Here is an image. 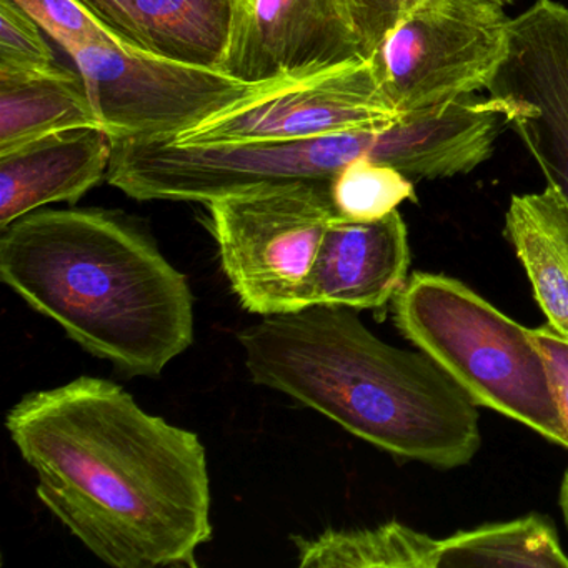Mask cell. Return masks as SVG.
Masks as SVG:
<instances>
[{"instance_id": "6da1fadb", "label": "cell", "mask_w": 568, "mask_h": 568, "mask_svg": "<svg viewBox=\"0 0 568 568\" xmlns=\"http://www.w3.org/2000/svg\"><path fill=\"white\" fill-rule=\"evenodd\" d=\"M39 500L114 568L191 567L214 534L204 444L112 381L32 392L6 417Z\"/></svg>"}, {"instance_id": "7a4b0ae2", "label": "cell", "mask_w": 568, "mask_h": 568, "mask_svg": "<svg viewBox=\"0 0 568 568\" xmlns=\"http://www.w3.org/2000/svg\"><path fill=\"white\" fill-rule=\"evenodd\" d=\"M255 385L281 392L381 450L438 468L481 445L477 405L424 352L375 337L352 308L312 305L239 334Z\"/></svg>"}, {"instance_id": "3957f363", "label": "cell", "mask_w": 568, "mask_h": 568, "mask_svg": "<svg viewBox=\"0 0 568 568\" xmlns=\"http://www.w3.org/2000/svg\"><path fill=\"white\" fill-rule=\"evenodd\" d=\"M0 278L129 377H158L194 342L187 277L111 212L36 211L12 222L0 237Z\"/></svg>"}, {"instance_id": "277c9868", "label": "cell", "mask_w": 568, "mask_h": 568, "mask_svg": "<svg viewBox=\"0 0 568 568\" xmlns=\"http://www.w3.org/2000/svg\"><path fill=\"white\" fill-rule=\"evenodd\" d=\"M400 334L427 354L475 405L491 408L568 448V430L530 328L464 282L417 272L394 298Z\"/></svg>"}, {"instance_id": "5b68a950", "label": "cell", "mask_w": 568, "mask_h": 568, "mask_svg": "<svg viewBox=\"0 0 568 568\" xmlns=\"http://www.w3.org/2000/svg\"><path fill=\"white\" fill-rule=\"evenodd\" d=\"M205 207L222 271L245 311L271 317L312 307L318 245L338 215L331 181L254 185Z\"/></svg>"}, {"instance_id": "8992f818", "label": "cell", "mask_w": 568, "mask_h": 568, "mask_svg": "<svg viewBox=\"0 0 568 568\" xmlns=\"http://www.w3.org/2000/svg\"><path fill=\"white\" fill-rule=\"evenodd\" d=\"M508 0H425L375 52V71L402 114L487 91L510 44Z\"/></svg>"}, {"instance_id": "52a82bcc", "label": "cell", "mask_w": 568, "mask_h": 568, "mask_svg": "<svg viewBox=\"0 0 568 568\" xmlns=\"http://www.w3.org/2000/svg\"><path fill=\"white\" fill-rule=\"evenodd\" d=\"M69 55L112 141L174 138L285 85L247 84L219 69L182 64L119 44L75 49Z\"/></svg>"}, {"instance_id": "ba28073f", "label": "cell", "mask_w": 568, "mask_h": 568, "mask_svg": "<svg viewBox=\"0 0 568 568\" xmlns=\"http://www.w3.org/2000/svg\"><path fill=\"white\" fill-rule=\"evenodd\" d=\"M374 61L352 62L272 89L171 139L184 148L318 138L400 121Z\"/></svg>"}, {"instance_id": "9c48e42d", "label": "cell", "mask_w": 568, "mask_h": 568, "mask_svg": "<svg viewBox=\"0 0 568 568\" xmlns=\"http://www.w3.org/2000/svg\"><path fill=\"white\" fill-rule=\"evenodd\" d=\"M488 95L505 105L508 129L568 207V9L535 0L511 19L504 64Z\"/></svg>"}, {"instance_id": "30bf717a", "label": "cell", "mask_w": 568, "mask_h": 568, "mask_svg": "<svg viewBox=\"0 0 568 568\" xmlns=\"http://www.w3.org/2000/svg\"><path fill=\"white\" fill-rule=\"evenodd\" d=\"M358 61L354 0H237L219 71L247 84H288Z\"/></svg>"}, {"instance_id": "8fae6325", "label": "cell", "mask_w": 568, "mask_h": 568, "mask_svg": "<svg viewBox=\"0 0 568 568\" xmlns=\"http://www.w3.org/2000/svg\"><path fill=\"white\" fill-rule=\"evenodd\" d=\"M408 232L398 211L372 222L337 217L328 224L311 278V305L381 308L407 282Z\"/></svg>"}, {"instance_id": "7c38bea8", "label": "cell", "mask_w": 568, "mask_h": 568, "mask_svg": "<svg viewBox=\"0 0 568 568\" xmlns=\"http://www.w3.org/2000/svg\"><path fill=\"white\" fill-rule=\"evenodd\" d=\"M132 51L221 69L234 34L237 0H79Z\"/></svg>"}, {"instance_id": "4fadbf2b", "label": "cell", "mask_w": 568, "mask_h": 568, "mask_svg": "<svg viewBox=\"0 0 568 568\" xmlns=\"http://www.w3.org/2000/svg\"><path fill=\"white\" fill-rule=\"evenodd\" d=\"M114 141L99 128L69 129L0 154V229L54 202H78L108 179Z\"/></svg>"}, {"instance_id": "5bb4252c", "label": "cell", "mask_w": 568, "mask_h": 568, "mask_svg": "<svg viewBox=\"0 0 568 568\" xmlns=\"http://www.w3.org/2000/svg\"><path fill=\"white\" fill-rule=\"evenodd\" d=\"M505 237L527 274L547 324L568 338V207L554 189L514 195Z\"/></svg>"}, {"instance_id": "9a60e30c", "label": "cell", "mask_w": 568, "mask_h": 568, "mask_svg": "<svg viewBox=\"0 0 568 568\" xmlns=\"http://www.w3.org/2000/svg\"><path fill=\"white\" fill-rule=\"evenodd\" d=\"M102 129L81 72L0 69V154L69 129Z\"/></svg>"}, {"instance_id": "2e32d148", "label": "cell", "mask_w": 568, "mask_h": 568, "mask_svg": "<svg viewBox=\"0 0 568 568\" xmlns=\"http://www.w3.org/2000/svg\"><path fill=\"white\" fill-rule=\"evenodd\" d=\"M292 541L302 568H437V538L398 521Z\"/></svg>"}, {"instance_id": "e0dca14e", "label": "cell", "mask_w": 568, "mask_h": 568, "mask_svg": "<svg viewBox=\"0 0 568 568\" xmlns=\"http://www.w3.org/2000/svg\"><path fill=\"white\" fill-rule=\"evenodd\" d=\"M440 567L568 568V555L554 525L530 515L442 538L437 555Z\"/></svg>"}, {"instance_id": "ac0fdd59", "label": "cell", "mask_w": 568, "mask_h": 568, "mask_svg": "<svg viewBox=\"0 0 568 568\" xmlns=\"http://www.w3.org/2000/svg\"><path fill=\"white\" fill-rule=\"evenodd\" d=\"M331 195L341 217L372 222L397 211L402 202L417 204L414 181L381 162L358 159L331 181Z\"/></svg>"}, {"instance_id": "d6986e66", "label": "cell", "mask_w": 568, "mask_h": 568, "mask_svg": "<svg viewBox=\"0 0 568 568\" xmlns=\"http://www.w3.org/2000/svg\"><path fill=\"white\" fill-rule=\"evenodd\" d=\"M65 51L119 44L79 0H14ZM121 45V44H119Z\"/></svg>"}, {"instance_id": "ffe728a7", "label": "cell", "mask_w": 568, "mask_h": 568, "mask_svg": "<svg viewBox=\"0 0 568 568\" xmlns=\"http://www.w3.org/2000/svg\"><path fill=\"white\" fill-rule=\"evenodd\" d=\"M55 65L38 22L14 0H0V69L45 71Z\"/></svg>"}, {"instance_id": "44dd1931", "label": "cell", "mask_w": 568, "mask_h": 568, "mask_svg": "<svg viewBox=\"0 0 568 568\" xmlns=\"http://www.w3.org/2000/svg\"><path fill=\"white\" fill-rule=\"evenodd\" d=\"M425 0H354L361 55L364 61L374 58L388 32L407 18Z\"/></svg>"}, {"instance_id": "7402d4cb", "label": "cell", "mask_w": 568, "mask_h": 568, "mask_svg": "<svg viewBox=\"0 0 568 568\" xmlns=\"http://www.w3.org/2000/svg\"><path fill=\"white\" fill-rule=\"evenodd\" d=\"M530 335L544 355L568 430V338L561 337L548 324L545 327L530 328Z\"/></svg>"}, {"instance_id": "603a6c76", "label": "cell", "mask_w": 568, "mask_h": 568, "mask_svg": "<svg viewBox=\"0 0 568 568\" xmlns=\"http://www.w3.org/2000/svg\"><path fill=\"white\" fill-rule=\"evenodd\" d=\"M560 508L564 511L565 524L568 527V470L565 471L560 487Z\"/></svg>"}, {"instance_id": "cb8c5ba5", "label": "cell", "mask_w": 568, "mask_h": 568, "mask_svg": "<svg viewBox=\"0 0 568 568\" xmlns=\"http://www.w3.org/2000/svg\"><path fill=\"white\" fill-rule=\"evenodd\" d=\"M508 2H510V0H508Z\"/></svg>"}]
</instances>
